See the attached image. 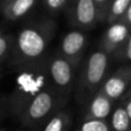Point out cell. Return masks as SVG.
<instances>
[{
	"instance_id": "obj_1",
	"label": "cell",
	"mask_w": 131,
	"mask_h": 131,
	"mask_svg": "<svg viewBox=\"0 0 131 131\" xmlns=\"http://www.w3.org/2000/svg\"><path fill=\"white\" fill-rule=\"evenodd\" d=\"M14 87L8 97L9 112L19 118L28 104L45 88L52 85L49 73V57L44 56L19 66Z\"/></svg>"
},
{
	"instance_id": "obj_2",
	"label": "cell",
	"mask_w": 131,
	"mask_h": 131,
	"mask_svg": "<svg viewBox=\"0 0 131 131\" xmlns=\"http://www.w3.org/2000/svg\"><path fill=\"white\" fill-rule=\"evenodd\" d=\"M56 32V24L44 19L23 28L14 39L10 64L19 67L44 57V52Z\"/></svg>"
},
{
	"instance_id": "obj_3",
	"label": "cell",
	"mask_w": 131,
	"mask_h": 131,
	"mask_svg": "<svg viewBox=\"0 0 131 131\" xmlns=\"http://www.w3.org/2000/svg\"><path fill=\"white\" fill-rule=\"evenodd\" d=\"M108 67V54L102 49L92 52L81 72L77 97L82 103L90 100L102 86Z\"/></svg>"
},
{
	"instance_id": "obj_4",
	"label": "cell",
	"mask_w": 131,
	"mask_h": 131,
	"mask_svg": "<svg viewBox=\"0 0 131 131\" xmlns=\"http://www.w3.org/2000/svg\"><path fill=\"white\" fill-rule=\"evenodd\" d=\"M66 102L60 98L52 85L41 91L26 107L18 118L21 124L28 128H37L59 112Z\"/></svg>"
},
{
	"instance_id": "obj_5",
	"label": "cell",
	"mask_w": 131,
	"mask_h": 131,
	"mask_svg": "<svg viewBox=\"0 0 131 131\" xmlns=\"http://www.w3.org/2000/svg\"><path fill=\"white\" fill-rule=\"evenodd\" d=\"M75 69L76 67L58 52L49 57V73L52 86L66 103L72 92Z\"/></svg>"
},
{
	"instance_id": "obj_6",
	"label": "cell",
	"mask_w": 131,
	"mask_h": 131,
	"mask_svg": "<svg viewBox=\"0 0 131 131\" xmlns=\"http://www.w3.org/2000/svg\"><path fill=\"white\" fill-rule=\"evenodd\" d=\"M68 18L72 26L84 29L92 28L99 20L93 0H73L68 9Z\"/></svg>"
},
{
	"instance_id": "obj_7",
	"label": "cell",
	"mask_w": 131,
	"mask_h": 131,
	"mask_svg": "<svg viewBox=\"0 0 131 131\" xmlns=\"http://www.w3.org/2000/svg\"><path fill=\"white\" fill-rule=\"evenodd\" d=\"M86 43L87 37L84 33L81 31H71L62 37L57 52L77 68Z\"/></svg>"
},
{
	"instance_id": "obj_8",
	"label": "cell",
	"mask_w": 131,
	"mask_h": 131,
	"mask_svg": "<svg viewBox=\"0 0 131 131\" xmlns=\"http://www.w3.org/2000/svg\"><path fill=\"white\" fill-rule=\"evenodd\" d=\"M131 35V28L122 19L113 23L101 39V49L107 54L117 53Z\"/></svg>"
},
{
	"instance_id": "obj_9",
	"label": "cell",
	"mask_w": 131,
	"mask_h": 131,
	"mask_svg": "<svg viewBox=\"0 0 131 131\" xmlns=\"http://www.w3.org/2000/svg\"><path fill=\"white\" fill-rule=\"evenodd\" d=\"M131 83V67H124L118 69L111 76L105 78L101 90L113 101L120 99L126 92Z\"/></svg>"
},
{
	"instance_id": "obj_10",
	"label": "cell",
	"mask_w": 131,
	"mask_h": 131,
	"mask_svg": "<svg viewBox=\"0 0 131 131\" xmlns=\"http://www.w3.org/2000/svg\"><path fill=\"white\" fill-rule=\"evenodd\" d=\"M113 104L114 101L108 98L101 90H98L89 100L84 120L107 121V118L114 111Z\"/></svg>"
},
{
	"instance_id": "obj_11",
	"label": "cell",
	"mask_w": 131,
	"mask_h": 131,
	"mask_svg": "<svg viewBox=\"0 0 131 131\" xmlns=\"http://www.w3.org/2000/svg\"><path fill=\"white\" fill-rule=\"evenodd\" d=\"M37 0H11L2 2V13L10 20H15L27 14L36 4Z\"/></svg>"
},
{
	"instance_id": "obj_12",
	"label": "cell",
	"mask_w": 131,
	"mask_h": 131,
	"mask_svg": "<svg viewBox=\"0 0 131 131\" xmlns=\"http://www.w3.org/2000/svg\"><path fill=\"white\" fill-rule=\"evenodd\" d=\"M108 125L112 131H131V120L123 103L114 108Z\"/></svg>"
},
{
	"instance_id": "obj_13",
	"label": "cell",
	"mask_w": 131,
	"mask_h": 131,
	"mask_svg": "<svg viewBox=\"0 0 131 131\" xmlns=\"http://www.w3.org/2000/svg\"><path fill=\"white\" fill-rule=\"evenodd\" d=\"M71 125V115L60 110L43 126V131H68Z\"/></svg>"
},
{
	"instance_id": "obj_14",
	"label": "cell",
	"mask_w": 131,
	"mask_h": 131,
	"mask_svg": "<svg viewBox=\"0 0 131 131\" xmlns=\"http://www.w3.org/2000/svg\"><path fill=\"white\" fill-rule=\"evenodd\" d=\"M130 3H131V0H113L108 9L106 19H105L106 23L111 25L113 23H116L122 19Z\"/></svg>"
},
{
	"instance_id": "obj_15",
	"label": "cell",
	"mask_w": 131,
	"mask_h": 131,
	"mask_svg": "<svg viewBox=\"0 0 131 131\" xmlns=\"http://www.w3.org/2000/svg\"><path fill=\"white\" fill-rule=\"evenodd\" d=\"M13 35H2L0 37V62L10 59L13 45H14Z\"/></svg>"
},
{
	"instance_id": "obj_16",
	"label": "cell",
	"mask_w": 131,
	"mask_h": 131,
	"mask_svg": "<svg viewBox=\"0 0 131 131\" xmlns=\"http://www.w3.org/2000/svg\"><path fill=\"white\" fill-rule=\"evenodd\" d=\"M78 131H112L107 121L83 120Z\"/></svg>"
},
{
	"instance_id": "obj_17",
	"label": "cell",
	"mask_w": 131,
	"mask_h": 131,
	"mask_svg": "<svg viewBox=\"0 0 131 131\" xmlns=\"http://www.w3.org/2000/svg\"><path fill=\"white\" fill-rule=\"evenodd\" d=\"M69 1L70 0H44V4L48 11L56 13L62 10L67 6Z\"/></svg>"
},
{
	"instance_id": "obj_18",
	"label": "cell",
	"mask_w": 131,
	"mask_h": 131,
	"mask_svg": "<svg viewBox=\"0 0 131 131\" xmlns=\"http://www.w3.org/2000/svg\"><path fill=\"white\" fill-rule=\"evenodd\" d=\"M113 0H93V2L95 3L97 10H98V16H99V20H104L106 19L107 13H108V9L111 6Z\"/></svg>"
},
{
	"instance_id": "obj_19",
	"label": "cell",
	"mask_w": 131,
	"mask_h": 131,
	"mask_svg": "<svg viewBox=\"0 0 131 131\" xmlns=\"http://www.w3.org/2000/svg\"><path fill=\"white\" fill-rule=\"evenodd\" d=\"M115 54H117L123 60L131 61V35L128 38L127 42L122 46V48Z\"/></svg>"
},
{
	"instance_id": "obj_20",
	"label": "cell",
	"mask_w": 131,
	"mask_h": 131,
	"mask_svg": "<svg viewBox=\"0 0 131 131\" xmlns=\"http://www.w3.org/2000/svg\"><path fill=\"white\" fill-rule=\"evenodd\" d=\"M9 111V104H8V98H5L0 94V122L3 120L5 114Z\"/></svg>"
},
{
	"instance_id": "obj_21",
	"label": "cell",
	"mask_w": 131,
	"mask_h": 131,
	"mask_svg": "<svg viewBox=\"0 0 131 131\" xmlns=\"http://www.w3.org/2000/svg\"><path fill=\"white\" fill-rule=\"evenodd\" d=\"M122 20H124V21L131 28V3H130V5H129L127 11L125 12V14H124Z\"/></svg>"
},
{
	"instance_id": "obj_22",
	"label": "cell",
	"mask_w": 131,
	"mask_h": 131,
	"mask_svg": "<svg viewBox=\"0 0 131 131\" xmlns=\"http://www.w3.org/2000/svg\"><path fill=\"white\" fill-rule=\"evenodd\" d=\"M123 104H124V106H125V108L127 111V114H128V116H129V118L131 120V99H127V101L125 103H123Z\"/></svg>"
},
{
	"instance_id": "obj_23",
	"label": "cell",
	"mask_w": 131,
	"mask_h": 131,
	"mask_svg": "<svg viewBox=\"0 0 131 131\" xmlns=\"http://www.w3.org/2000/svg\"><path fill=\"white\" fill-rule=\"evenodd\" d=\"M128 99H131V92H130V94L128 95Z\"/></svg>"
},
{
	"instance_id": "obj_24",
	"label": "cell",
	"mask_w": 131,
	"mask_h": 131,
	"mask_svg": "<svg viewBox=\"0 0 131 131\" xmlns=\"http://www.w3.org/2000/svg\"><path fill=\"white\" fill-rule=\"evenodd\" d=\"M2 35H4V34H3V33H2V31H1V29H0V37H1V36H2Z\"/></svg>"
},
{
	"instance_id": "obj_25",
	"label": "cell",
	"mask_w": 131,
	"mask_h": 131,
	"mask_svg": "<svg viewBox=\"0 0 131 131\" xmlns=\"http://www.w3.org/2000/svg\"><path fill=\"white\" fill-rule=\"evenodd\" d=\"M1 74H2V69L0 68V77H1Z\"/></svg>"
},
{
	"instance_id": "obj_26",
	"label": "cell",
	"mask_w": 131,
	"mask_h": 131,
	"mask_svg": "<svg viewBox=\"0 0 131 131\" xmlns=\"http://www.w3.org/2000/svg\"><path fill=\"white\" fill-rule=\"evenodd\" d=\"M8 1H11V0H3V2H8Z\"/></svg>"
},
{
	"instance_id": "obj_27",
	"label": "cell",
	"mask_w": 131,
	"mask_h": 131,
	"mask_svg": "<svg viewBox=\"0 0 131 131\" xmlns=\"http://www.w3.org/2000/svg\"><path fill=\"white\" fill-rule=\"evenodd\" d=\"M0 131H5V130L4 129H0Z\"/></svg>"
}]
</instances>
